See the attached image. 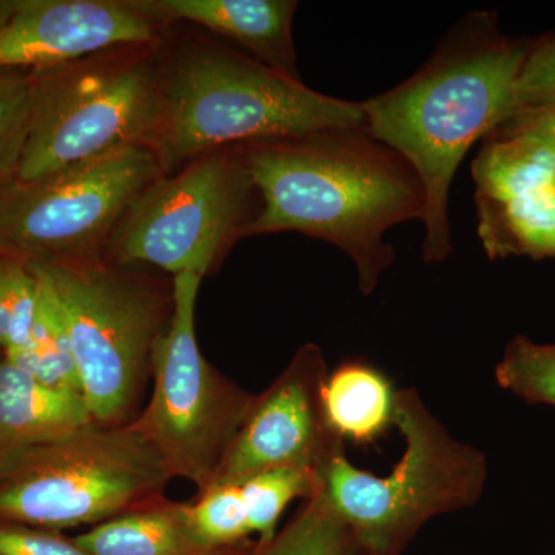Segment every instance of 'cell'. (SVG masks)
Listing matches in <instances>:
<instances>
[{
    "mask_svg": "<svg viewBox=\"0 0 555 555\" xmlns=\"http://www.w3.org/2000/svg\"><path fill=\"white\" fill-rule=\"evenodd\" d=\"M261 207L244 236L299 232L352 259L358 287L374 294L396 261L387 230L422 219L425 192L406 160L366 129L240 145Z\"/></svg>",
    "mask_w": 555,
    "mask_h": 555,
    "instance_id": "cell-1",
    "label": "cell"
},
{
    "mask_svg": "<svg viewBox=\"0 0 555 555\" xmlns=\"http://www.w3.org/2000/svg\"><path fill=\"white\" fill-rule=\"evenodd\" d=\"M529 43L500 36L485 14L469 17L426 65L396 89L363 102L366 129L415 171L423 192V259L451 255L449 192L467 150L514 113Z\"/></svg>",
    "mask_w": 555,
    "mask_h": 555,
    "instance_id": "cell-2",
    "label": "cell"
},
{
    "mask_svg": "<svg viewBox=\"0 0 555 555\" xmlns=\"http://www.w3.org/2000/svg\"><path fill=\"white\" fill-rule=\"evenodd\" d=\"M153 150L164 173L208 152L270 139L364 129L363 104L337 100L219 46L190 47L163 68Z\"/></svg>",
    "mask_w": 555,
    "mask_h": 555,
    "instance_id": "cell-3",
    "label": "cell"
},
{
    "mask_svg": "<svg viewBox=\"0 0 555 555\" xmlns=\"http://www.w3.org/2000/svg\"><path fill=\"white\" fill-rule=\"evenodd\" d=\"M396 427L404 451L386 476L360 469L345 449L317 473V488L364 555H400L427 521L476 505L483 494V452L455 440L415 389L398 390Z\"/></svg>",
    "mask_w": 555,
    "mask_h": 555,
    "instance_id": "cell-4",
    "label": "cell"
},
{
    "mask_svg": "<svg viewBox=\"0 0 555 555\" xmlns=\"http://www.w3.org/2000/svg\"><path fill=\"white\" fill-rule=\"evenodd\" d=\"M171 480L133 426L93 425L0 454V521L64 531L159 502Z\"/></svg>",
    "mask_w": 555,
    "mask_h": 555,
    "instance_id": "cell-5",
    "label": "cell"
},
{
    "mask_svg": "<svg viewBox=\"0 0 555 555\" xmlns=\"http://www.w3.org/2000/svg\"><path fill=\"white\" fill-rule=\"evenodd\" d=\"M27 264L60 306L94 422L129 425L152 374L153 349L169 326L171 291L164 295L104 259Z\"/></svg>",
    "mask_w": 555,
    "mask_h": 555,
    "instance_id": "cell-6",
    "label": "cell"
},
{
    "mask_svg": "<svg viewBox=\"0 0 555 555\" xmlns=\"http://www.w3.org/2000/svg\"><path fill=\"white\" fill-rule=\"evenodd\" d=\"M163 68L150 56L91 57L30 79V118L16 179L28 181L118 150L153 147Z\"/></svg>",
    "mask_w": 555,
    "mask_h": 555,
    "instance_id": "cell-7",
    "label": "cell"
},
{
    "mask_svg": "<svg viewBox=\"0 0 555 555\" xmlns=\"http://www.w3.org/2000/svg\"><path fill=\"white\" fill-rule=\"evenodd\" d=\"M203 278L173 276V309L152 357L153 390L133 426L158 452L171 478L204 491L254 403V393L219 374L196 338V301Z\"/></svg>",
    "mask_w": 555,
    "mask_h": 555,
    "instance_id": "cell-8",
    "label": "cell"
},
{
    "mask_svg": "<svg viewBox=\"0 0 555 555\" xmlns=\"http://www.w3.org/2000/svg\"><path fill=\"white\" fill-rule=\"evenodd\" d=\"M155 150L134 145L36 179L0 184V257L25 262L104 259L113 232L163 177Z\"/></svg>",
    "mask_w": 555,
    "mask_h": 555,
    "instance_id": "cell-9",
    "label": "cell"
},
{
    "mask_svg": "<svg viewBox=\"0 0 555 555\" xmlns=\"http://www.w3.org/2000/svg\"><path fill=\"white\" fill-rule=\"evenodd\" d=\"M254 192L240 145L208 152L139 195L113 232L104 261L204 278L244 236Z\"/></svg>",
    "mask_w": 555,
    "mask_h": 555,
    "instance_id": "cell-10",
    "label": "cell"
},
{
    "mask_svg": "<svg viewBox=\"0 0 555 555\" xmlns=\"http://www.w3.org/2000/svg\"><path fill=\"white\" fill-rule=\"evenodd\" d=\"M327 375L320 347L310 343L299 347L283 374L255 396L211 485H241L272 469L317 474L335 452L345 449V441L332 433L324 415Z\"/></svg>",
    "mask_w": 555,
    "mask_h": 555,
    "instance_id": "cell-11",
    "label": "cell"
},
{
    "mask_svg": "<svg viewBox=\"0 0 555 555\" xmlns=\"http://www.w3.org/2000/svg\"><path fill=\"white\" fill-rule=\"evenodd\" d=\"M473 164L478 236L491 259H555V155L531 139L492 131Z\"/></svg>",
    "mask_w": 555,
    "mask_h": 555,
    "instance_id": "cell-12",
    "label": "cell"
},
{
    "mask_svg": "<svg viewBox=\"0 0 555 555\" xmlns=\"http://www.w3.org/2000/svg\"><path fill=\"white\" fill-rule=\"evenodd\" d=\"M158 30L139 0H14L0 25V72H43L152 46Z\"/></svg>",
    "mask_w": 555,
    "mask_h": 555,
    "instance_id": "cell-13",
    "label": "cell"
},
{
    "mask_svg": "<svg viewBox=\"0 0 555 555\" xmlns=\"http://www.w3.org/2000/svg\"><path fill=\"white\" fill-rule=\"evenodd\" d=\"M158 24L190 22L224 36L255 61L299 79L292 24L298 3L292 0H139Z\"/></svg>",
    "mask_w": 555,
    "mask_h": 555,
    "instance_id": "cell-14",
    "label": "cell"
},
{
    "mask_svg": "<svg viewBox=\"0 0 555 555\" xmlns=\"http://www.w3.org/2000/svg\"><path fill=\"white\" fill-rule=\"evenodd\" d=\"M93 425L82 393L43 385L0 358V454L51 443Z\"/></svg>",
    "mask_w": 555,
    "mask_h": 555,
    "instance_id": "cell-15",
    "label": "cell"
},
{
    "mask_svg": "<svg viewBox=\"0 0 555 555\" xmlns=\"http://www.w3.org/2000/svg\"><path fill=\"white\" fill-rule=\"evenodd\" d=\"M89 555H228L204 546L185 502H159L109 518L75 537ZM235 551V550H233Z\"/></svg>",
    "mask_w": 555,
    "mask_h": 555,
    "instance_id": "cell-16",
    "label": "cell"
},
{
    "mask_svg": "<svg viewBox=\"0 0 555 555\" xmlns=\"http://www.w3.org/2000/svg\"><path fill=\"white\" fill-rule=\"evenodd\" d=\"M397 393L379 369L366 361H345L324 383L327 425L345 443L374 444L396 426Z\"/></svg>",
    "mask_w": 555,
    "mask_h": 555,
    "instance_id": "cell-17",
    "label": "cell"
},
{
    "mask_svg": "<svg viewBox=\"0 0 555 555\" xmlns=\"http://www.w3.org/2000/svg\"><path fill=\"white\" fill-rule=\"evenodd\" d=\"M39 284L38 315L31 328L30 341L22 349L3 353V357L43 385L82 393L72 343L60 306L50 288L40 280Z\"/></svg>",
    "mask_w": 555,
    "mask_h": 555,
    "instance_id": "cell-18",
    "label": "cell"
},
{
    "mask_svg": "<svg viewBox=\"0 0 555 555\" xmlns=\"http://www.w3.org/2000/svg\"><path fill=\"white\" fill-rule=\"evenodd\" d=\"M251 555H364L356 535L328 505L320 489L305 499L292 518L268 545L254 547Z\"/></svg>",
    "mask_w": 555,
    "mask_h": 555,
    "instance_id": "cell-19",
    "label": "cell"
},
{
    "mask_svg": "<svg viewBox=\"0 0 555 555\" xmlns=\"http://www.w3.org/2000/svg\"><path fill=\"white\" fill-rule=\"evenodd\" d=\"M185 506L193 531L208 550L228 553L255 543L240 485H210Z\"/></svg>",
    "mask_w": 555,
    "mask_h": 555,
    "instance_id": "cell-20",
    "label": "cell"
},
{
    "mask_svg": "<svg viewBox=\"0 0 555 555\" xmlns=\"http://www.w3.org/2000/svg\"><path fill=\"white\" fill-rule=\"evenodd\" d=\"M317 474L305 469H272L241 483L251 535L257 546L268 545L278 532V521L294 500L308 499Z\"/></svg>",
    "mask_w": 555,
    "mask_h": 555,
    "instance_id": "cell-21",
    "label": "cell"
},
{
    "mask_svg": "<svg viewBox=\"0 0 555 555\" xmlns=\"http://www.w3.org/2000/svg\"><path fill=\"white\" fill-rule=\"evenodd\" d=\"M495 379L529 404L555 408V345H539L524 335L511 339L495 366Z\"/></svg>",
    "mask_w": 555,
    "mask_h": 555,
    "instance_id": "cell-22",
    "label": "cell"
},
{
    "mask_svg": "<svg viewBox=\"0 0 555 555\" xmlns=\"http://www.w3.org/2000/svg\"><path fill=\"white\" fill-rule=\"evenodd\" d=\"M40 284L27 262L0 257V343L3 353L30 341L38 315Z\"/></svg>",
    "mask_w": 555,
    "mask_h": 555,
    "instance_id": "cell-23",
    "label": "cell"
},
{
    "mask_svg": "<svg viewBox=\"0 0 555 555\" xmlns=\"http://www.w3.org/2000/svg\"><path fill=\"white\" fill-rule=\"evenodd\" d=\"M30 118V79L0 72V184L16 177Z\"/></svg>",
    "mask_w": 555,
    "mask_h": 555,
    "instance_id": "cell-24",
    "label": "cell"
},
{
    "mask_svg": "<svg viewBox=\"0 0 555 555\" xmlns=\"http://www.w3.org/2000/svg\"><path fill=\"white\" fill-rule=\"evenodd\" d=\"M555 107V35L531 43L514 90V113Z\"/></svg>",
    "mask_w": 555,
    "mask_h": 555,
    "instance_id": "cell-25",
    "label": "cell"
},
{
    "mask_svg": "<svg viewBox=\"0 0 555 555\" xmlns=\"http://www.w3.org/2000/svg\"><path fill=\"white\" fill-rule=\"evenodd\" d=\"M0 555H89L57 531L0 521Z\"/></svg>",
    "mask_w": 555,
    "mask_h": 555,
    "instance_id": "cell-26",
    "label": "cell"
},
{
    "mask_svg": "<svg viewBox=\"0 0 555 555\" xmlns=\"http://www.w3.org/2000/svg\"><path fill=\"white\" fill-rule=\"evenodd\" d=\"M494 131L531 139L555 155V107L520 109Z\"/></svg>",
    "mask_w": 555,
    "mask_h": 555,
    "instance_id": "cell-27",
    "label": "cell"
},
{
    "mask_svg": "<svg viewBox=\"0 0 555 555\" xmlns=\"http://www.w3.org/2000/svg\"><path fill=\"white\" fill-rule=\"evenodd\" d=\"M14 9V0H0V25L3 24Z\"/></svg>",
    "mask_w": 555,
    "mask_h": 555,
    "instance_id": "cell-28",
    "label": "cell"
},
{
    "mask_svg": "<svg viewBox=\"0 0 555 555\" xmlns=\"http://www.w3.org/2000/svg\"><path fill=\"white\" fill-rule=\"evenodd\" d=\"M257 543H251V545L238 547V550L232 551L228 555H251L254 554V547Z\"/></svg>",
    "mask_w": 555,
    "mask_h": 555,
    "instance_id": "cell-29",
    "label": "cell"
},
{
    "mask_svg": "<svg viewBox=\"0 0 555 555\" xmlns=\"http://www.w3.org/2000/svg\"><path fill=\"white\" fill-rule=\"evenodd\" d=\"M553 201H554V208H555V178H554V184H553Z\"/></svg>",
    "mask_w": 555,
    "mask_h": 555,
    "instance_id": "cell-30",
    "label": "cell"
},
{
    "mask_svg": "<svg viewBox=\"0 0 555 555\" xmlns=\"http://www.w3.org/2000/svg\"><path fill=\"white\" fill-rule=\"evenodd\" d=\"M3 357V346H2V343H0V358Z\"/></svg>",
    "mask_w": 555,
    "mask_h": 555,
    "instance_id": "cell-31",
    "label": "cell"
}]
</instances>
